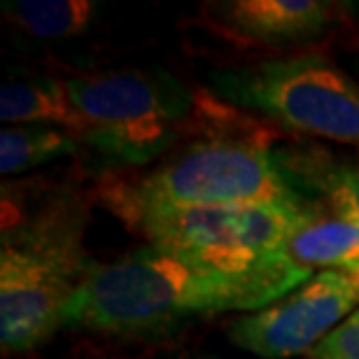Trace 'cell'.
Listing matches in <instances>:
<instances>
[{
    "label": "cell",
    "instance_id": "7",
    "mask_svg": "<svg viewBox=\"0 0 359 359\" xmlns=\"http://www.w3.org/2000/svg\"><path fill=\"white\" fill-rule=\"evenodd\" d=\"M359 308V280L343 271H315L273 304L236 318L226 336L236 348L262 359L311 353Z\"/></svg>",
    "mask_w": 359,
    "mask_h": 359
},
{
    "label": "cell",
    "instance_id": "1",
    "mask_svg": "<svg viewBox=\"0 0 359 359\" xmlns=\"http://www.w3.org/2000/svg\"><path fill=\"white\" fill-rule=\"evenodd\" d=\"M311 276L313 271L292 259L266 271L229 276L145 243L112 262H91L68 306L66 327L117 339H163L191 320L259 311Z\"/></svg>",
    "mask_w": 359,
    "mask_h": 359
},
{
    "label": "cell",
    "instance_id": "14",
    "mask_svg": "<svg viewBox=\"0 0 359 359\" xmlns=\"http://www.w3.org/2000/svg\"><path fill=\"white\" fill-rule=\"evenodd\" d=\"M308 359H359V308L315 346Z\"/></svg>",
    "mask_w": 359,
    "mask_h": 359
},
{
    "label": "cell",
    "instance_id": "9",
    "mask_svg": "<svg viewBox=\"0 0 359 359\" xmlns=\"http://www.w3.org/2000/svg\"><path fill=\"white\" fill-rule=\"evenodd\" d=\"M278 166L301 196L334 217L359 224V161L320 145L273 147Z\"/></svg>",
    "mask_w": 359,
    "mask_h": 359
},
{
    "label": "cell",
    "instance_id": "6",
    "mask_svg": "<svg viewBox=\"0 0 359 359\" xmlns=\"http://www.w3.org/2000/svg\"><path fill=\"white\" fill-rule=\"evenodd\" d=\"M210 89L236 110L359 152V82L322 54L217 68Z\"/></svg>",
    "mask_w": 359,
    "mask_h": 359
},
{
    "label": "cell",
    "instance_id": "12",
    "mask_svg": "<svg viewBox=\"0 0 359 359\" xmlns=\"http://www.w3.org/2000/svg\"><path fill=\"white\" fill-rule=\"evenodd\" d=\"M98 14L91 0H10L3 3V17L33 38L68 40L84 35Z\"/></svg>",
    "mask_w": 359,
    "mask_h": 359
},
{
    "label": "cell",
    "instance_id": "5",
    "mask_svg": "<svg viewBox=\"0 0 359 359\" xmlns=\"http://www.w3.org/2000/svg\"><path fill=\"white\" fill-rule=\"evenodd\" d=\"M320 208L226 205V208H135L117 217L147 245L210 271L245 276L290 262L285 241Z\"/></svg>",
    "mask_w": 359,
    "mask_h": 359
},
{
    "label": "cell",
    "instance_id": "11",
    "mask_svg": "<svg viewBox=\"0 0 359 359\" xmlns=\"http://www.w3.org/2000/svg\"><path fill=\"white\" fill-rule=\"evenodd\" d=\"M0 119L10 126H54L82 140V119L66 82L52 77L7 80L0 89Z\"/></svg>",
    "mask_w": 359,
    "mask_h": 359
},
{
    "label": "cell",
    "instance_id": "13",
    "mask_svg": "<svg viewBox=\"0 0 359 359\" xmlns=\"http://www.w3.org/2000/svg\"><path fill=\"white\" fill-rule=\"evenodd\" d=\"M84 142L75 133L54 126H5L0 131V175L14 177L73 156Z\"/></svg>",
    "mask_w": 359,
    "mask_h": 359
},
{
    "label": "cell",
    "instance_id": "15",
    "mask_svg": "<svg viewBox=\"0 0 359 359\" xmlns=\"http://www.w3.org/2000/svg\"><path fill=\"white\" fill-rule=\"evenodd\" d=\"M187 359H212V357H187Z\"/></svg>",
    "mask_w": 359,
    "mask_h": 359
},
{
    "label": "cell",
    "instance_id": "3",
    "mask_svg": "<svg viewBox=\"0 0 359 359\" xmlns=\"http://www.w3.org/2000/svg\"><path fill=\"white\" fill-rule=\"evenodd\" d=\"M103 198L114 215L135 208L311 203L285 177L273 147L241 135L191 142L145 175L105 187Z\"/></svg>",
    "mask_w": 359,
    "mask_h": 359
},
{
    "label": "cell",
    "instance_id": "4",
    "mask_svg": "<svg viewBox=\"0 0 359 359\" xmlns=\"http://www.w3.org/2000/svg\"><path fill=\"white\" fill-rule=\"evenodd\" d=\"M82 142L112 166L135 168L170 152L196 119V93L163 68H126L66 80Z\"/></svg>",
    "mask_w": 359,
    "mask_h": 359
},
{
    "label": "cell",
    "instance_id": "8",
    "mask_svg": "<svg viewBox=\"0 0 359 359\" xmlns=\"http://www.w3.org/2000/svg\"><path fill=\"white\" fill-rule=\"evenodd\" d=\"M222 31L252 45L283 47L320 38L334 21V5L322 0H229L210 5Z\"/></svg>",
    "mask_w": 359,
    "mask_h": 359
},
{
    "label": "cell",
    "instance_id": "16",
    "mask_svg": "<svg viewBox=\"0 0 359 359\" xmlns=\"http://www.w3.org/2000/svg\"><path fill=\"white\" fill-rule=\"evenodd\" d=\"M355 278H357V280H359V276H355Z\"/></svg>",
    "mask_w": 359,
    "mask_h": 359
},
{
    "label": "cell",
    "instance_id": "10",
    "mask_svg": "<svg viewBox=\"0 0 359 359\" xmlns=\"http://www.w3.org/2000/svg\"><path fill=\"white\" fill-rule=\"evenodd\" d=\"M285 255L306 271L359 276V224L318 210L285 241Z\"/></svg>",
    "mask_w": 359,
    "mask_h": 359
},
{
    "label": "cell",
    "instance_id": "2",
    "mask_svg": "<svg viewBox=\"0 0 359 359\" xmlns=\"http://www.w3.org/2000/svg\"><path fill=\"white\" fill-rule=\"evenodd\" d=\"M89 208L82 194H45L28 210L5 212L0 233V348L24 355L66 327L70 301L91 266Z\"/></svg>",
    "mask_w": 359,
    "mask_h": 359
}]
</instances>
